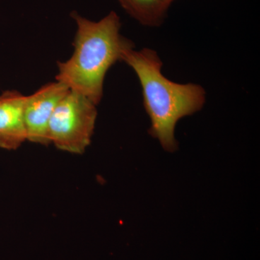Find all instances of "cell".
<instances>
[{"instance_id":"obj_3","label":"cell","mask_w":260,"mask_h":260,"mask_svg":"<svg viewBox=\"0 0 260 260\" xmlns=\"http://www.w3.org/2000/svg\"><path fill=\"white\" fill-rule=\"evenodd\" d=\"M96 118L95 104L82 94L68 90L49 121V143L62 151L83 153L91 142Z\"/></svg>"},{"instance_id":"obj_5","label":"cell","mask_w":260,"mask_h":260,"mask_svg":"<svg viewBox=\"0 0 260 260\" xmlns=\"http://www.w3.org/2000/svg\"><path fill=\"white\" fill-rule=\"evenodd\" d=\"M25 95L17 90L0 95V148L15 150L27 140L24 118Z\"/></svg>"},{"instance_id":"obj_6","label":"cell","mask_w":260,"mask_h":260,"mask_svg":"<svg viewBox=\"0 0 260 260\" xmlns=\"http://www.w3.org/2000/svg\"><path fill=\"white\" fill-rule=\"evenodd\" d=\"M138 23L148 27H158L167 17L169 8L162 0H118Z\"/></svg>"},{"instance_id":"obj_1","label":"cell","mask_w":260,"mask_h":260,"mask_svg":"<svg viewBox=\"0 0 260 260\" xmlns=\"http://www.w3.org/2000/svg\"><path fill=\"white\" fill-rule=\"evenodd\" d=\"M77 25L75 50L68 60L58 63L56 81L82 94L95 105L102 101L109 70L134 44L120 34L119 15L112 11L99 21L72 13Z\"/></svg>"},{"instance_id":"obj_4","label":"cell","mask_w":260,"mask_h":260,"mask_svg":"<svg viewBox=\"0 0 260 260\" xmlns=\"http://www.w3.org/2000/svg\"><path fill=\"white\" fill-rule=\"evenodd\" d=\"M69 88L61 82L43 85L35 93L25 95L24 118L27 140L40 145H49L48 126L54 109Z\"/></svg>"},{"instance_id":"obj_7","label":"cell","mask_w":260,"mask_h":260,"mask_svg":"<svg viewBox=\"0 0 260 260\" xmlns=\"http://www.w3.org/2000/svg\"><path fill=\"white\" fill-rule=\"evenodd\" d=\"M175 1V0H162L165 5H167L168 8L170 7V5L172 4L173 2Z\"/></svg>"},{"instance_id":"obj_2","label":"cell","mask_w":260,"mask_h":260,"mask_svg":"<svg viewBox=\"0 0 260 260\" xmlns=\"http://www.w3.org/2000/svg\"><path fill=\"white\" fill-rule=\"evenodd\" d=\"M121 61L133 68L139 79L143 104L151 121L149 134L158 140L164 150L175 151L176 125L182 118L203 109L206 101L205 89L198 84L168 79L162 75V61L158 53L149 48L128 49Z\"/></svg>"}]
</instances>
